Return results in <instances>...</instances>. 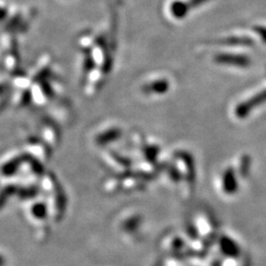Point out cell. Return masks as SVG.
<instances>
[{
    "label": "cell",
    "mask_w": 266,
    "mask_h": 266,
    "mask_svg": "<svg viewBox=\"0 0 266 266\" xmlns=\"http://www.w3.org/2000/svg\"><path fill=\"white\" fill-rule=\"evenodd\" d=\"M190 10L191 9L188 5V2L185 1L177 0L171 4V13L177 19H184L185 17H187Z\"/></svg>",
    "instance_id": "obj_7"
},
{
    "label": "cell",
    "mask_w": 266,
    "mask_h": 266,
    "mask_svg": "<svg viewBox=\"0 0 266 266\" xmlns=\"http://www.w3.org/2000/svg\"><path fill=\"white\" fill-rule=\"evenodd\" d=\"M266 103V89H264L258 93H256L254 96L250 97L246 101L240 103L235 110V114L238 118L244 119L246 118L250 113L253 112L254 109L264 105Z\"/></svg>",
    "instance_id": "obj_1"
},
{
    "label": "cell",
    "mask_w": 266,
    "mask_h": 266,
    "mask_svg": "<svg viewBox=\"0 0 266 266\" xmlns=\"http://www.w3.org/2000/svg\"><path fill=\"white\" fill-rule=\"evenodd\" d=\"M253 29H254L255 33L260 36L261 40L266 44V27L261 26V25H257V26H254Z\"/></svg>",
    "instance_id": "obj_10"
},
{
    "label": "cell",
    "mask_w": 266,
    "mask_h": 266,
    "mask_svg": "<svg viewBox=\"0 0 266 266\" xmlns=\"http://www.w3.org/2000/svg\"><path fill=\"white\" fill-rule=\"evenodd\" d=\"M215 43L226 46H245V47H252L255 45V41L248 36H230L223 39H219Z\"/></svg>",
    "instance_id": "obj_6"
},
{
    "label": "cell",
    "mask_w": 266,
    "mask_h": 266,
    "mask_svg": "<svg viewBox=\"0 0 266 266\" xmlns=\"http://www.w3.org/2000/svg\"><path fill=\"white\" fill-rule=\"evenodd\" d=\"M6 15H7V10L3 9V8H0V20L5 18Z\"/></svg>",
    "instance_id": "obj_12"
},
{
    "label": "cell",
    "mask_w": 266,
    "mask_h": 266,
    "mask_svg": "<svg viewBox=\"0 0 266 266\" xmlns=\"http://www.w3.org/2000/svg\"><path fill=\"white\" fill-rule=\"evenodd\" d=\"M151 88L156 91V92H159V93H163V92H166L169 88V83L167 80H160V81H157V82H154L151 86Z\"/></svg>",
    "instance_id": "obj_9"
},
{
    "label": "cell",
    "mask_w": 266,
    "mask_h": 266,
    "mask_svg": "<svg viewBox=\"0 0 266 266\" xmlns=\"http://www.w3.org/2000/svg\"><path fill=\"white\" fill-rule=\"evenodd\" d=\"M210 0H190L188 2V5L190 7V9H193V8H197V7H200L201 5L209 2Z\"/></svg>",
    "instance_id": "obj_11"
},
{
    "label": "cell",
    "mask_w": 266,
    "mask_h": 266,
    "mask_svg": "<svg viewBox=\"0 0 266 266\" xmlns=\"http://www.w3.org/2000/svg\"><path fill=\"white\" fill-rule=\"evenodd\" d=\"M222 189L228 195H233L238 190L236 172L232 168H228L222 177Z\"/></svg>",
    "instance_id": "obj_5"
},
{
    "label": "cell",
    "mask_w": 266,
    "mask_h": 266,
    "mask_svg": "<svg viewBox=\"0 0 266 266\" xmlns=\"http://www.w3.org/2000/svg\"><path fill=\"white\" fill-rule=\"evenodd\" d=\"M219 249L222 254L228 258H238L240 256V248L237 243L229 237L222 236L219 240Z\"/></svg>",
    "instance_id": "obj_4"
},
{
    "label": "cell",
    "mask_w": 266,
    "mask_h": 266,
    "mask_svg": "<svg viewBox=\"0 0 266 266\" xmlns=\"http://www.w3.org/2000/svg\"><path fill=\"white\" fill-rule=\"evenodd\" d=\"M198 228L203 241L206 244L209 245L215 239L217 225L213 217L208 213H203V215H201L199 218Z\"/></svg>",
    "instance_id": "obj_3"
},
{
    "label": "cell",
    "mask_w": 266,
    "mask_h": 266,
    "mask_svg": "<svg viewBox=\"0 0 266 266\" xmlns=\"http://www.w3.org/2000/svg\"><path fill=\"white\" fill-rule=\"evenodd\" d=\"M250 168H251V159L249 156H242L239 161H238V165H237V173L245 178L249 175L250 173Z\"/></svg>",
    "instance_id": "obj_8"
},
{
    "label": "cell",
    "mask_w": 266,
    "mask_h": 266,
    "mask_svg": "<svg viewBox=\"0 0 266 266\" xmlns=\"http://www.w3.org/2000/svg\"><path fill=\"white\" fill-rule=\"evenodd\" d=\"M214 62L220 66H228L241 67L246 68L252 64V61L246 55L239 54H218L214 57Z\"/></svg>",
    "instance_id": "obj_2"
}]
</instances>
